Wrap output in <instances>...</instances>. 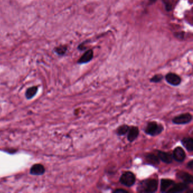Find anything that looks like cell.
<instances>
[{
    "label": "cell",
    "instance_id": "obj_8",
    "mask_svg": "<svg viewBox=\"0 0 193 193\" xmlns=\"http://www.w3.org/2000/svg\"><path fill=\"white\" fill-rule=\"evenodd\" d=\"M176 176L179 179L183 181V183H185L187 185L192 184L193 183V176L188 173L179 171L177 172Z\"/></svg>",
    "mask_w": 193,
    "mask_h": 193
},
{
    "label": "cell",
    "instance_id": "obj_7",
    "mask_svg": "<svg viewBox=\"0 0 193 193\" xmlns=\"http://www.w3.org/2000/svg\"><path fill=\"white\" fill-rule=\"evenodd\" d=\"M189 189V185L185 183H175L172 187L167 190L168 193H183L186 190Z\"/></svg>",
    "mask_w": 193,
    "mask_h": 193
},
{
    "label": "cell",
    "instance_id": "obj_22",
    "mask_svg": "<svg viewBox=\"0 0 193 193\" xmlns=\"http://www.w3.org/2000/svg\"><path fill=\"white\" fill-rule=\"evenodd\" d=\"M187 167L189 168V169L192 170L193 169V160H190L189 162H188L187 164Z\"/></svg>",
    "mask_w": 193,
    "mask_h": 193
},
{
    "label": "cell",
    "instance_id": "obj_3",
    "mask_svg": "<svg viewBox=\"0 0 193 193\" xmlns=\"http://www.w3.org/2000/svg\"><path fill=\"white\" fill-rule=\"evenodd\" d=\"M135 181L136 177L134 174L129 171L124 173L120 178V182L121 184L126 187L133 186Z\"/></svg>",
    "mask_w": 193,
    "mask_h": 193
},
{
    "label": "cell",
    "instance_id": "obj_10",
    "mask_svg": "<svg viewBox=\"0 0 193 193\" xmlns=\"http://www.w3.org/2000/svg\"><path fill=\"white\" fill-rule=\"evenodd\" d=\"M45 172V169L43 165L40 164H36L32 166L30 170V173L32 175L40 176Z\"/></svg>",
    "mask_w": 193,
    "mask_h": 193
},
{
    "label": "cell",
    "instance_id": "obj_20",
    "mask_svg": "<svg viewBox=\"0 0 193 193\" xmlns=\"http://www.w3.org/2000/svg\"><path fill=\"white\" fill-rule=\"evenodd\" d=\"M162 2L165 5L166 10L168 11L172 10V5L170 3V2L169 1V0H162Z\"/></svg>",
    "mask_w": 193,
    "mask_h": 193
},
{
    "label": "cell",
    "instance_id": "obj_21",
    "mask_svg": "<svg viewBox=\"0 0 193 193\" xmlns=\"http://www.w3.org/2000/svg\"><path fill=\"white\" fill-rule=\"evenodd\" d=\"M114 193H128V191L126 190L123 189H117L114 190L113 191Z\"/></svg>",
    "mask_w": 193,
    "mask_h": 193
},
{
    "label": "cell",
    "instance_id": "obj_1",
    "mask_svg": "<svg viewBox=\"0 0 193 193\" xmlns=\"http://www.w3.org/2000/svg\"><path fill=\"white\" fill-rule=\"evenodd\" d=\"M158 188V180L153 179H149L143 180L139 183L137 190L138 193H155Z\"/></svg>",
    "mask_w": 193,
    "mask_h": 193
},
{
    "label": "cell",
    "instance_id": "obj_13",
    "mask_svg": "<svg viewBox=\"0 0 193 193\" xmlns=\"http://www.w3.org/2000/svg\"><path fill=\"white\" fill-rule=\"evenodd\" d=\"M139 130L137 126H131L128 132V140L130 142H133L138 138Z\"/></svg>",
    "mask_w": 193,
    "mask_h": 193
},
{
    "label": "cell",
    "instance_id": "obj_11",
    "mask_svg": "<svg viewBox=\"0 0 193 193\" xmlns=\"http://www.w3.org/2000/svg\"><path fill=\"white\" fill-rule=\"evenodd\" d=\"M175 183V182L172 179H162L160 183V191L162 193H166Z\"/></svg>",
    "mask_w": 193,
    "mask_h": 193
},
{
    "label": "cell",
    "instance_id": "obj_9",
    "mask_svg": "<svg viewBox=\"0 0 193 193\" xmlns=\"http://www.w3.org/2000/svg\"><path fill=\"white\" fill-rule=\"evenodd\" d=\"M157 156L159 158V160L166 164H170L172 162V154L169 152L162 151H157Z\"/></svg>",
    "mask_w": 193,
    "mask_h": 193
},
{
    "label": "cell",
    "instance_id": "obj_17",
    "mask_svg": "<svg viewBox=\"0 0 193 193\" xmlns=\"http://www.w3.org/2000/svg\"><path fill=\"white\" fill-rule=\"evenodd\" d=\"M129 128H130V126H128V125H122L118 128L116 130V133L119 136L125 135L128 133Z\"/></svg>",
    "mask_w": 193,
    "mask_h": 193
},
{
    "label": "cell",
    "instance_id": "obj_4",
    "mask_svg": "<svg viewBox=\"0 0 193 193\" xmlns=\"http://www.w3.org/2000/svg\"><path fill=\"white\" fill-rule=\"evenodd\" d=\"M192 115L189 113H183L177 116L172 119V122L176 125L187 124L192 121Z\"/></svg>",
    "mask_w": 193,
    "mask_h": 193
},
{
    "label": "cell",
    "instance_id": "obj_16",
    "mask_svg": "<svg viewBox=\"0 0 193 193\" xmlns=\"http://www.w3.org/2000/svg\"><path fill=\"white\" fill-rule=\"evenodd\" d=\"M38 90V87L37 86L31 87L28 88L27 90H26L25 93L26 97L27 99H31L35 96Z\"/></svg>",
    "mask_w": 193,
    "mask_h": 193
},
{
    "label": "cell",
    "instance_id": "obj_23",
    "mask_svg": "<svg viewBox=\"0 0 193 193\" xmlns=\"http://www.w3.org/2000/svg\"><path fill=\"white\" fill-rule=\"evenodd\" d=\"M150 1L151 2V3H154L156 1V0H150Z\"/></svg>",
    "mask_w": 193,
    "mask_h": 193
},
{
    "label": "cell",
    "instance_id": "obj_14",
    "mask_svg": "<svg viewBox=\"0 0 193 193\" xmlns=\"http://www.w3.org/2000/svg\"><path fill=\"white\" fill-rule=\"evenodd\" d=\"M93 51L91 49H90L83 54V55L79 59L78 63L79 64H86L91 61V60L93 59Z\"/></svg>",
    "mask_w": 193,
    "mask_h": 193
},
{
    "label": "cell",
    "instance_id": "obj_2",
    "mask_svg": "<svg viewBox=\"0 0 193 193\" xmlns=\"http://www.w3.org/2000/svg\"><path fill=\"white\" fill-rule=\"evenodd\" d=\"M163 130V125L156 121L149 122L145 129V133L152 137H155L161 134Z\"/></svg>",
    "mask_w": 193,
    "mask_h": 193
},
{
    "label": "cell",
    "instance_id": "obj_5",
    "mask_svg": "<svg viewBox=\"0 0 193 193\" xmlns=\"http://www.w3.org/2000/svg\"><path fill=\"white\" fill-rule=\"evenodd\" d=\"M173 159H175L177 162H183L186 159L185 152L181 147H177L174 149L173 152Z\"/></svg>",
    "mask_w": 193,
    "mask_h": 193
},
{
    "label": "cell",
    "instance_id": "obj_18",
    "mask_svg": "<svg viewBox=\"0 0 193 193\" xmlns=\"http://www.w3.org/2000/svg\"><path fill=\"white\" fill-rule=\"evenodd\" d=\"M66 50H67V47H66L65 46H60L55 49V52L59 55H62L65 53Z\"/></svg>",
    "mask_w": 193,
    "mask_h": 193
},
{
    "label": "cell",
    "instance_id": "obj_6",
    "mask_svg": "<svg viewBox=\"0 0 193 193\" xmlns=\"http://www.w3.org/2000/svg\"><path fill=\"white\" fill-rule=\"evenodd\" d=\"M166 81L173 86H178L181 83V78L175 73L169 72L166 76Z\"/></svg>",
    "mask_w": 193,
    "mask_h": 193
},
{
    "label": "cell",
    "instance_id": "obj_15",
    "mask_svg": "<svg viewBox=\"0 0 193 193\" xmlns=\"http://www.w3.org/2000/svg\"><path fill=\"white\" fill-rule=\"evenodd\" d=\"M181 143L189 152L193 151V139L191 137H185L181 140Z\"/></svg>",
    "mask_w": 193,
    "mask_h": 193
},
{
    "label": "cell",
    "instance_id": "obj_12",
    "mask_svg": "<svg viewBox=\"0 0 193 193\" xmlns=\"http://www.w3.org/2000/svg\"><path fill=\"white\" fill-rule=\"evenodd\" d=\"M145 159L148 164L152 166H158L160 164V160L158 156L154 154L149 153L145 156Z\"/></svg>",
    "mask_w": 193,
    "mask_h": 193
},
{
    "label": "cell",
    "instance_id": "obj_19",
    "mask_svg": "<svg viewBox=\"0 0 193 193\" xmlns=\"http://www.w3.org/2000/svg\"><path fill=\"white\" fill-rule=\"evenodd\" d=\"M163 76L162 74H157L151 78L150 82L153 83H159L162 80Z\"/></svg>",
    "mask_w": 193,
    "mask_h": 193
}]
</instances>
